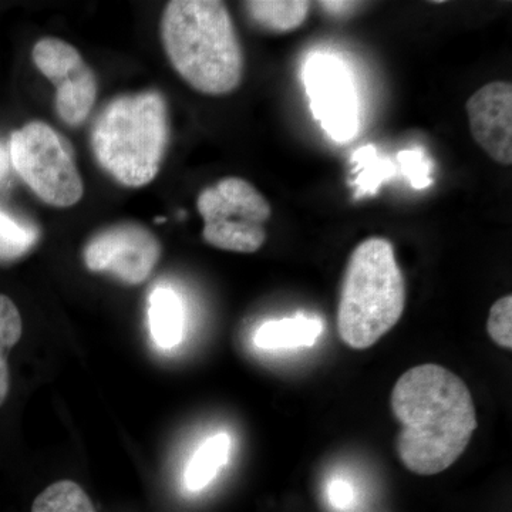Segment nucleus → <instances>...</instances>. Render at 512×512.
<instances>
[{
	"mask_svg": "<svg viewBox=\"0 0 512 512\" xmlns=\"http://www.w3.org/2000/svg\"><path fill=\"white\" fill-rule=\"evenodd\" d=\"M204 220L202 238L221 251L254 254L264 247L269 201L244 178L227 177L205 188L197 198Z\"/></svg>",
	"mask_w": 512,
	"mask_h": 512,
	"instance_id": "423d86ee",
	"label": "nucleus"
},
{
	"mask_svg": "<svg viewBox=\"0 0 512 512\" xmlns=\"http://www.w3.org/2000/svg\"><path fill=\"white\" fill-rule=\"evenodd\" d=\"M390 409L400 424L397 456L417 476H436L453 466L477 429L467 384L436 363L404 372L390 394Z\"/></svg>",
	"mask_w": 512,
	"mask_h": 512,
	"instance_id": "f257e3e1",
	"label": "nucleus"
},
{
	"mask_svg": "<svg viewBox=\"0 0 512 512\" xmlns=\"http://www.w3.org/2000/svg\"><path fill=\"white\" fill-rule=\"evenodd\" d=\"M23 333L22 316L15 302L6 295H0V407L8 399L10 370L8 356L18 345Z\"/></svg>",
	"mask_w": 512,
	"mask_h": 512,
	"instance_id": "2eb2a0df",
	"label": "nucleus"
},
{
	"mask_svg": "<svg viewBox=\"0 0 512 512\" xmlns=\"http://www.w3.org/2000/svg\"><path fill=\"white\" fill-rule=\"evenodd\" d=\"M305 80L313 114L329 136L339 141L355 136L356 99L342 64L329 56L312 57Z\"/></svg>",
	"mask_w": 512,
	"mask_h": 512,
	"instance_id": "1a4fd4ad",
	"label": "nucleus"
},
{
	"mask_svg": "<svg viewBox=\"0 0 512 512\" xmlns=\"http://www.w3.org/2000/svg\"><path fill=\"white\" fill-rule=\"evenodd\" d=\"M160 241L137 222H121L97 232L87 242L83 261L96 274H110L126 285H140L161 258Z\"/></svg>",
	"mask_w": 512,
	"mask_h": 512,
	"instance_id": "0eeeda50",
	"label": "nucleus"
},
{
	"mask_svg": "<svg viewBox=\"0 0 512 512\" xmlns=\"http://www.w3.org/2000/svg\"><path fill=\"white\" fill-rule=\"evenodd\" d=\"M231 444V437L227 433L215 434L205 441L192 456L185 470V487L192 493L208 487L221 468L228 463Z\"/></svg>",
	"mask_w": 512,
	"mask_h": 512,
	"instance_id": "4468645a",
	"label": "nucleus"
},
{
	"mask_svg": "<svg viewBox=\"0 0 512 512\" xmlns=\"http://www.w3.org/2000/svg\"><path fill=\"white\" fill-rule=\"evenodd\" d=\"M322 332V320L298 315L265 322L256 330L254 342L264 350L311 348Z\"/></svg>",
	"mask_w": 512,
	"mask_h": 512,
	"instance_id": "9b49d317",
	"label": "nucleus"
},
{
	"mask_svg": "<svg viewBox=\"0 0 512 512\" xmlns=\"http://www.w3.org/2000/svg\"><path fill=\"white\" fill-rule=\"evenodd\" d=\"M161 39L175 72L208 96L237 90L244 77V50L225 3L173 0L161 16Z\"/></svg>",
	"mask_w": 512,
	"mask_h": 512,
	"instance_id": "f03ea898",
	"label": "nucleus"
},
{
	"mask_svg": "<svg viewBox=\"0 0 512 512\" xmlns=\"http://www.w3.org/2000/svg\"><path fill=\"white\" fill-rule=\"evenodd\" d=\"M33 62L56 87V111L67 126L77 127L92 113L97 79L76 47L57 37L40 39L33 47Z\"/></svg>",
	"mask_w": 512,
	"mask_h": 512,
	"instance_id": "6e6552de",
	"label": "nucleus"
},
{
	"mask_svg": "<svg viewBox=\"0 0 512 512\" xmlns=\"http://www.w3.org/2000/svg\"><path fill=\"white\" fill-rule=\"evenodd\" d=\"M150 332L157 346L173 349L184 338L185 312L180 296L170 288H157L148 305Z\"/></svg>",
	"mask_w": 512,
	"mask_h": 512,
	"instance_id": "f8f14e48",
	"label": "nucleus"
},
{
	"mask_svg": "<svg viewBox=\"0 0 512 512\" xmlns=\"http://www.w3.org/2000/svg\"><path fill=\"white\" fill-rule=\"evenodd\" d=\"M10 165H12V160H10L9 148L3 144V141H0V185L8 180Z\"/></svg>",
	"mask_w": 512,
	"mask_h": 512,
	"instance_id": "aec40b11",
	"label": "nucleus"
},
{
	"mask_svg": "<svg viewBox=\"0 0 512 512\" xmlns=\"http://www.w3.org/2000/svg\"><path fill=\"white\" fill-rule=\"evenodd\" d=\"M406 281L389 239L370 237L353 249L336 313L340 339L350 349L376 345L402 319Z\"/></svg>",
	"mask_w": 512,
	"mask_h": 512,
	"instance_id": "20e7f679",
	"label": "nucleus"
},
{
	"mask_svg": "<svg viewBox=\"0 0 512 512\" xmlns=\"http://www.w3.org/2000/svg\"><path fill=\"white\" fill-rule=\"evenodd\" d=\"M39 241V231L0 210V262L15 261L28 254Z\"/></svg>",
	"mask_w": 512,
	"mask_h": 512,
	"instance_id": "f3484780",
	"label": "nucleus"
},
{
	"mask_svg": "<svg viewBox=\"0 0 512 512\" xmlns=\"http://www.w3.org/2000/svg\"><path fill=\"white\" fill-rule=\"evenodd\" d=\"M170 138L167 101L157 90L123 94L100 111L92 128L97 163L120 184H150L163 165Z\"/></svg>",
	"mask_w": 512,
	"mask_h": 512,
	"instance_id": "7ed1b4c3",
	"label": "nucleus"
},
{
	"mask_svg": "<svg viewBox=\"0 0 512 512\" xmlns=\"http://www.w3.org/2000/svg\"><path fill=\"white\" fill-rule=\"evenodd\" d=\"M32 512H97L86 491L70 480L57 481L33 501Z\"/></svg>",
	"mask_w": 512,
	"mask_h": 512,
	"instance_id": "dca6fc26",
	"label": "nucleus"
},
{
	"mask_svg": "<svg viewBox=\"0 0 512 512\" xmlns=\"http://www.w3.org/2000/svg\"><path fill=\"white\" fill-rule=\"evenodd\" d=\"M487 332L495 345L512 348V296L498 299L491 306L487 319Z\"/></svg>",
	"mask_w": 512,
	"mask_h": 512,
	"instance_id": "a211bd4d",
	"label": "nucleus"
},
{
	"mask_svg": "<svg viewBox=\"0 0 512 512\" xmlns=\"http://www.w3.org/2000/svg\"><path fill=\"white\" fill-rule=\"evenodd\" d=\"M9 151L16 173L40 200L57 208L82 200V175L69 144L55 128L30 121L12 134Z\"/></svg>",
	"mask_w": 512,
	"mask_h": 512,
	"instance_id": "39448f33",
	"label": "nucleus"
},
{
	"mask_svg": "<svg viewBox=\"0 0 512 512\" xmlns=\"http://www.w3.org/2000/svg\"><path fill=\"white\" fill-rule=\"evenodd\" d=\"M330 505L335 510L348 511L356 501L355 488L342 478H333L326 488Z\"/></svg>",
	"mask_w": 512,
	"mask_h": 512,
	"instance_id": "6ab92c4d",
	"label": "nucleus"
},
{
	"mask_svg": "<svg viewBox=\"0 0 512 512\" xmlns=\"http://www.w3.org/2000/svg\"><path fill=\"white\" fill-rule=\"evenodd\" d=\"M471 136L495 163L512 164V86L493 82L478 89L466 104Z\"/></svg>",
	"mask_w": 512,
	"mask_h": 512,
	"instance_id": "9d476101",
	"label": "nucleus"
},
{
	"mask_svg": "<svg viewBox=\"0 0 512 512\" xmlns=\"http://www.w3.org/2000/svg\"><path fill=\"white\" fill-rule=\"evenodd\" d=\"M249 18L256 25L269 32L284 33L293 32L301 28L311 12V2L305 0H252L245 2Z\"/></svg>",
	"mask_w": 512,
	"mask_h": 512,
	"instance_id": "ddd939ff",
	"label": "nucleus"
}]
</instances>
